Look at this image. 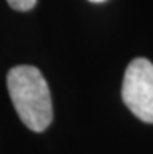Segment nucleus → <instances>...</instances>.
Segmentation results:
<instances>
[{"label":"nucleus","mask_w":153,"mask_h":154,"mask_svg":"<svg viewBox=\"0 0 153 154\" xmlns=\"http://www.w3.org/2000/svg\"><path fill=\"white\" fill-rule=\"evenodd\" d=\"M122 98L128 109L145 123H153V64L145 58L133 59L123 76Z\"/></svg>","instance_id":"nucleus-2"},{"label":"nucleus","mask_w":153,"mask_h":154,"mask_svg":"<svg viewBox=\"0 0 153 154\" xmlns=\"http://www.w3.org/2000/svg\"><path fill=\"white\" fill-rule=\"evenodd\" d=\"M89 2H95V3H102V2H105V0H89Z\"/></svg>","instance_id":"nucleus-4"},{"label":"nucleus","mask_w":153,"mask_h":154,"mask_svg":"<svg viewBox=\"0 0 153 154\" xmlns=\"http://www.w3.org/2000/svg\"><path fill=\"white\" fill-rule=\"evenodd\" d=\"M8 94L19 119L28 129L41 132L53 119L49 86L42 73L33 66H17L8 72Z\"/></svg>","instance_id":"nucleus-1"},{"label":"nucleus","mask_w":153,"mask_h":154,"mask_svg":"<svg viewBox=\"0 0 153 154\" xmlns=\"http://www.w3.org/2000/svg\"><path fill=\"white\" fill-rule=\"evenodd\" d=\"M13 10L17 11H28L36 5V0H6Z\"/></svg>","instance_id":"nucleus-3"}]
</instances>
